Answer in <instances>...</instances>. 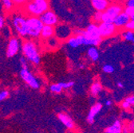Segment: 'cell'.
I'll list each match as a JSON object with an SVG mask.
<instances>
[{"instance_id":"484cf974","label":"cell","mask_w":134,"mask_h":133,"mask_svg":"<svg viewBox=\"0 0 134 133\" xmlns=\"http://www.w3.org/2000/svg\"><path fill=\"white\" fill-rule=\"evenodd\" d=\"M3 6H4L5 9L7 10H11L13 6H14L13 1H10V0H4V1L3 2Z\"/></svg>"},{"instance_id":"5b68a950","label":"cell","mask_w":134,"mask_h":133,"mask_svg":"<svg viewBox=\"0 0 134 133\" xmlns=\"http://www.w3.org/2000/svg\"><path fill=\"white\" fill-rule=\"evenodd\" d=\"M20 76L22 79L32 89H38L40 88V84L37 78L34 76L28 70H21Z\"/></svg>"},{"instance_id":"836d02e7","label":"cell","mask_w":134,"mask_h":133,"mask_svg":"<svg viewBox=\"0 0 134 133\" xmlns=\"http://www.w3.org/2000/svg\"><path fill=\"white\" fill-rule=\"evenodd\" d=\"M14 3H18V4H21V3H26V1H24V0H14V1H13Z\"/></svg>"},{"instance_id":"8d00e7d4","label":"cell","mask_w":134,"mask_h":133,"mask_svg":"<svg viewBox=\"0 0 134 133\" xmlns=\"http://www.w3.org/2000/svg\"><path fill=\"white\" fill-rule=\"evenodd\" d=\"M129 129H128V128H122V133H129Z\"/></svg>"},{"instance_id":"6da1fadb","label":"cell","mask_w":134,"mask_h":133,"mask_svg":"<svg viewBox=\"0 0 134 133\" xmlns=\"http://www.w3.org/2000/svg\"><path fill=\"white\" fill-rule=\"evenodd\" d=\"M23 53L24 54V57L28 59L32 63L38 65L41 61V57L38 51V48L35 45V43L29 40L26 41L22 46Z\"/></svg>"},{"instance_id":"ba28073f","label":"cell","mask_w":134,"mask_h":133,"mask_svg":"<svg viewBox=\"0 0 134 133\" xmlns=\"http://www.w3.org/2000/svg\"><path fill=\"white\" fill-rule=\"evenodd\" d=\"M82 35L89 40H97L102 38L100 35L98 26L95 23L90 24L86 29V30H84Z\"/></svg>"},{"instance_id":"44dd1931","label":"cell","mask_w":134,"mask_h":133,"mask_svg":"<svg viewBox=\"0 0 134 133\" xmlns=\"http://www.w3.org/2000/svg\"><path fill=\"white\" fill-rule=\"evenodd\" d=\"M102 13L103 12H99V11H96L95 14L93 16V20L94 21L95 24L96 23H100L102 22Z\"/></svg>"},{"instance_id":"83f0119b","label":"cell","mask_w":134,"mask_h":133,"mask_svg":"<svg viewBox=\"0 0 134 133\" xmlns=\"http://www.w3.org/2000/svg\"><path fill=\"white\" fill-rule=\"evenodd\" d=\"M125 14H127L129 16H132V15H134V8H132V7H125V8H124V10H123Z\"/></svg>"},{"instance_id":"9a60e30c","label":"cell","mask_w":134,"mask_h":133,"mask_svg":"<svg viewBox=\"0 0 134 133\" xmlns=\"http://www.w3.org/2000/svg\"><path fill=\"white\" fill-rule=\"evenodd\" d=\"M105 133H122V125L120 120H116L105 130Z\"/></svg>"},{"instance_id":"f1b7e54d","label":"cell","mask_w":134,"mask_h":133,"mask_svg":"<svg viewBox=\"0 0 134 133\" xmlns=\"http://www.w3.org/2000/svg\"><path fill=\"white\" fill-rule=\"evenodd\" d=\"M9 96L8 91H2L0 92V101H3V100L7 99Z\"/></svg>"},{"instance_id":"277c9868","label":"cell","mask_w":134,"mask_h":133,"mask_svg":"<svg viewBox=\"0 0 134 133\" xmlns=\"http://www.w3.org/2000/svg\"><path fill=\"white\" fill-rule=\"evenodd\" d=\"M12 25L18 34L23 37L27 36L26 19L21 14H14L12 17Z\"/></svg>"},{"instance_id":"4dcf8cb0","label":"cell","mask_w":134,"mask_h":133,"mask_svg":"<svg viewBox=\"0 0 134 133\" xmlns=\"http://www.w3.org/2000/svg\"><path fill=\"white\" fill-rule=\"evenodd\" d=\"M125 7L134 8V0H129L125 2Z\"/></svg>"},{"instance_id":"4316f807","label":"cell","mask_w":134,"mask_h":133,"mask_svg":"<svg viewBox=\"0 0 134 133\" xmlns=\"http://www.w3.org/2000/svg\"><path fill=\"white\" fill-rule=\"evenodd\" d=\"M62 84V89H70L71 87H73L74 85V81H68V82H61Z\"/></svg>"},{"instance_id":"7a4b0ae2","label":"cell","mask_w":134,"mask_h":133,"mask_svg":"<svg viewBox=\"0 0 134 133\" xmlns=\"http://www.w3.org/2000/svg\"><path fill=\"white\" fill-rule=\"evenodd\" d=\"M49 10V3L46 0H35L26 4V10L31 16L39 17Z\"/></svg>"},{"instance_id":"d4e9b609","label":"cell","mask_w":134,"mask_h":133,"mask_svg":"<svg viewBox=\"0 0 134 133\" xmlns=\"http://www.w3.org/2000/svg\"><path fill=\"white\" fill-rule=\"evenodd\" d=\"M19 61H20L22 70H28V64H27L26 58L25 57H21L19 59Z\"/></svg>"},{"instance_id":"2e32d148","label":"cell","mask_w":134,"mask_h":133,"mask_svg":"<svg viewBox=\"0 0 134 133\" xmlns=\"http://www.w3.org/2000/svg\"><path fill=\"white\" fill-rule=\"evenodd\" d=\"M54 34V26H43L42 30L41 31L40 36L42 38H44V39H48V38H52Z\"/></svg>"},{"instance_id":"8fae6325","label":"cell","mask_w":134,"mask_h":133,"mask_svg":"<svg viewBox=\"0 0 134 133\" xmlns=\"http://www.w3.org/2000/svg\"><path fill=\"white\" fill-rule=\"evenodd\" d=\"M124 8L121 5L118 4H112L108 7V8L105 10V13L109 15L110 17L114 20V19L116 17L117 15H119L121 12H123Z\"/></svg>"},{"instance_id":"1f68e13d","label":"cell","mask_w":134,"mask_h":133,"mask_svg":"<svg viewBox=\"0 0 134 133\" xmlns=\"http://www.w3.org/2000/svg\"><path fill=\"white\" fill-rule=\"evenodd\" d=\"M121 107L123 108H125V109H129V108H131V105H129L127 101H123L122 102V104H121Z\"/></svg>"},{"instance_id":"7c38bea8","label":"cell","mask_w":134,"mask_h":133,"mask_svg":"<svg viewBox=\"0 0 134 133\" xmlns=\"http://www.w3.org/2000/svg\"><path fill=\"white\" fill-rule=\"evenodd\" d=\"M102 108V105L100 103H96L95 105H93L91 107V108L89 112V114L87 115V121L89 124H93L94 120H95V116L100 112Z\"/></svg>"},{"instance_id":"f546056e","label":"cell","mask_w":134,"mask_h":133,"mask_svg":"<svg viewBox=\"0 0 134 133\" xmlns=\"http://www.w3.org/2000/svg\"><path fill=\"white\" fill-rule=\"evenodd\" d=\"M125 101H127L129 105H131V106H132V105H134V96H128L127 98H125Z\"/></svg>"},{"instance_id":"52a82bcc","label":"cell","mask_w":134,"mask_h":133,"mask_svg":"<svg viewBox=\"0 0 134 133\" xmlns=\"http://www.w3.org/2000/svg\"><path fill=\"white\" fill-rule=\"evenodd\" d=\"M98 29L100 32V38H109L113 36L116 31V27L113 23H105V22H100L98 25Z\"/></svg>"},{"instance_id":"7402d4cb","label":"cell","mask_w":134,"mask_h":133,"mask_svg":"<svg viewBox=\"0 0 134 133\" xmlns=\"http://www.w3.org/2000/svg\"><path fill=\"white\" fill-rule=\"evenodd\" d=\"M68 45L72 47V48H77L78 46H80L77 43V41L75 37H70L68 39Z\"/></svg>"},{"instance_id":"e575fe53","label":"cell","mask_w":134,"mask_h":133,"mask_svg":"<svg viewBox=\"0 0 134 133\" xmlns=\"http://www.w3.org/2000/svg\"><path fill=\"white\" fill-rule=\"evenodd\" d=\"M111 105H112V101H109V100H108V101H105V106H107V107L111 106Z\"/></svg>"},{"instance_id":"d590c367","label":"cell","mask_w":134,"mask_h":133,"mask_svg":"<svg viewBox=\"0 0 134 133\" xmlns=\"http://www.w3.org/2000/svg\"><path fill=\"white\" fill-rule=\"evenodd\" d=\"M116 85H117V87H118V88H120V89H122V88H124V85L122 84L121 82H117Z\"/></svg>"},{"instance_id":"30bf717a","label":"cell","mask_w":134,"mask_h":133,"mask_svg":"<svg viewBox=\"0 0 134 133\" xmlns=\"http://www.w3.org/2000/svg\"><path fill=\"white\" fill-rule=\"evenodd\" d=\"M129 21H130V16H129L127 14H125L123 11L114 19L113 24L116 27H124V26L125 27V26L129 22Z\"/></svg>"},{"instance_id":"74e56055","label":"cell","mask_w":134,"mask_h":133,"mask_svg":"<svg viewBox=\"0 0 134 133\" xmlns=\"http://www.w3.org/2000/svg\"><path fill=\"white\" fill-rule=\"evenodd\" d=\"M78 66H79V68H80V69H81V70H82V69H84V68H85V65H82V64H80V65H79Z\"/></svg>"},{"instance_id":"9c48e42d","label":"cell","mask_w":134,"mask_h":133,"mask_svg":"<svg viewBox=\"0 0 134 133\" xmlns=\"http://www.w3.org/2000/svg\"><path fill=\"white\" fill-rule=\"evenodd\" d=\"M19 50V41L16 38H12L8 43L7 53H6L7 57H14V55L17 54Z\"/></svg>"},{"instance_id":"cb8c5ba5","label":"cell","mask_w":134,"mask_h":133,"mask_svg":"<svg viewBox=\"0 0 134 133\" xmlns=\"http://www.w3.org/2000/svg\"><path fill=\"white\" fill-rule=\"evenodd\" d=\"M102 70L106 73H112L114 71V68L111 65H105L102 67Z\"/></svg>"},{"instance_id":"8992f818","label":"cell","mask_w":134,"mask_h":133,"mask_svg":"<svg viewBox=\"0 0 134 133\" xmlns=\"http://www.w3.org/2000/svg\"><path fill=\"white\" fill-rule=\"evenodd\" d=\"M38 18L44 26H54L58 22V19L57 17V15L54 14V12H53L52 10H49L44 12L42 15L39 16Z\"/></svg>"},{"instance_id":"4fadbf2b","label":"cell","mask_w":134,"mask_h":133,"mask_svg":"<svg viewBox=\"0 0 134 133\" xmlns=\"http://www.w3.org/2000/svg\"><path fill=\"white\" fill-rule=\"evenodd\" d=\"M91 4L93 7L99 12H105L109 6V3L107 0H92Z\"/></svg>"},{"instance_id":"d6986e66","label":"cell","mask_w":134,"mask_h":133,"mask_svg":"<svg viewBox=\"0 0 134 133\" xmlns=\"http://www.w3.org/2000/svg\"><path fill=\"white\" fill-rule=\"evenodd\" d=\"M49 89H50V91H51L52 92H54V93H60L63 90L61 82L57 83V84L51 85H50V87H49Z\"/></svg>"},{"instance_id":"f35d334b","label":"cell","mask_w":134,"mask_h":133,"mask_svg":"<svg viewBox=\"0 0 134 133\" xmlns=\"http://www.w3.org/2000/svg\"><path fill=\"white\" fill-rule=\"evenodd\" d=\"M132 42H133V43H134V38H133V39H132Z\"/></svg>"},{"instance_id":"5bb4252c","label":"cell","mask_w":134,"mask_h":133,"mask_svg":"<svg viewBox=\"0 0 134 133\" xmlns=\"http://www.w3.org/2000/svg\"><path fill=\"white\" fill-rule=\"evenodd\" d=\"M58 117L59 119V120L67 128H70V129H72L74 128V120H72V118L70 116L66 114V113H63V112H61L58 115Z\"/></svg>"},{"instance_id":"d6a6232c","label":"cell","mask_w":134,"mask_h":133,"mask_svg":"<svg viewBox=\"0 0 134 133\" xmlns=\"http://www.w3.org/2000/svg\"><path fill=\"white\" fill-rule=\"evenodd\" d=\"M4 26V19L3 16L0 15V29H2Z\"/></svg>"},{"instance_id":"e0dca14e","label":"cell","mask_w":134,"mask_h":133,"mask_svg":"<svg viewBox=\"0 0 134 133\" xmlns=\"http://www.w3.org/2000/svg\"><path fill=\"white\" fill-rule=\"evenodd\" d=\"M87 55L93 61H97L98 58H99V56H100L98 49L96 47H94V46H90L88 49V50H87Z\"/></svg>"},{"instance_id":"ac0fdd59","label":"cell","mask_w":134,"mask_h":133,"mask_svg":"<svg viewBox=\"0 0 134 133\" xmlns=\"http://www.w3.org/2000/svg\"><path fill=\"white\" fill-rule=\"evenodd\" d=\"M102 86L99 82L93 83L90 87V93L94 96H97L99 92H102Z\"/></svg>"},{"instance_id":"603a6c76","label":"cell","mask_w":134,"mask_h":133,"mask_svg":"<svg viewBox=\"0 0 134 133\" xmlns=\"http://www.w3.org/2000/svg\"><path fill=\"white\" fill-rule=\"evenodd\" d=\"M125 29H127L129 31L134 30V15L130 17V21L125 26Z\"/></svg>"},{"instance_id":"3957f363","label":"cell","mask_w":134,"mask_h":133,"mask_svg":"<svg viewBox=\"0 0 134 133\" xmlns=\"http://www.w3.org/2000/svg\"><path fill=\"white\" fill-rule=\"evenodd\" d=\"M43 26L44 25L38 17L30 16L28 19H26L27 35L35 38H39Z\"/></svg>"},{"instance_id":"ffe728a7","label":"cell","mask_w":134,"mask_h":133,"mask_svg":"<svg viewBox=\"0 0 134 133\" xmlns=\"http://www.w3.org/2000/svg\"><path fill=\"white\" fill-rule=\"evenodd\" d=\"M122 37L124 38V39L127 42H132V39L134 38V34L132 31H129L127 30L126 32H125L122 34Z\"/></svg>"}]
</instances>
